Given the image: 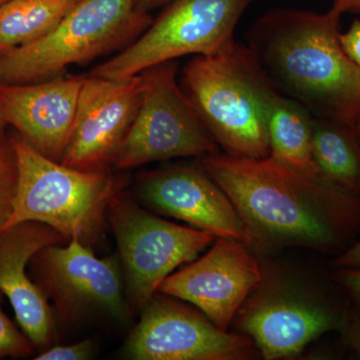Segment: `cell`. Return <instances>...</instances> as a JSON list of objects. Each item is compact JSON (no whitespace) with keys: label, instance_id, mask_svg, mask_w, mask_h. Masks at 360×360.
Masks as SVG:
<instances>
[{"label":"cell","instance_id":"cell-24","mask_svg":"<svg viewBox=\"0 0 360 360\" xmlns=\"http://www.w3.org/2000/svg\"><path fill=\"white\" fill-rule=\"evenodd\" d=\"M338 333L345 345L360 354V303H349Z\"/></svg>","mask_w":360,"mask_h":360},{"label":"cell","instance_id":"cell-6","mask_svg":"<svg viewBox=\"0 0 360 360\" xmlns=\"http://www.w3.org/2000/svg\"><path fill=\"white\" fill-rule=\"evenodd\" d=\"M153 20L135 0H79L51 32L0 56V84H30L115 49Z\"/></svg>","mask_w":360,"mask_h":360},{"label":"cell","instance_id":"cell-28","mask_svg":"<svg viewBox=\"0 0 360 360\" xmlns=\"http://www.w3.org/2000/svg\"><path fill=\"white\" fill-rule=\"evenodd\" d=\"M6 123V120H4V117L0 115V129H4V127Z\"/></svg>","mask_w":360,"mask_h":360},{"label":"cell","instance_id":"cell-1","mask_svg":"<svg viewBox=\"0 0 360 360\" xmlns=\"http://www.w3.org/2000/svg\"><path fill=\"white\" fill-rule=\"evenodd\" d=\"M245 222L250 250L307 248L340 255L360 238V196L267 156L200 158Z\"/></svg>","mask_w":360,"mask_h":360},{"label":"cell","instance_id":"cell-21","mask_svg":"<svg viewBox=\"0 0 360 360\" xmlns=\"http://www.w3.org/2000/svg\"><path fill=\"white\" fill-rule=\"evenodd\" d=\"M18 179V160L13 142L0 129V233L13 210Z\"/></svg>","mask_w":360,"mask_h":360},{"label":"cell","instance_id":"cell-25","mask_svg":"<svg viewBox=\"0 0 360 360\" xmlns=\"http://www.w3.org/2000/svg\"><path fill=\"white\" fill-rule=\"evenodd\" d=\"M333 281L352 302L360 303V270L335 269Z\"/></svg>","mask_w":360,"mask_h":360},{"label":"cell","instance_id":"cell-2","mask_svg":"<svg viewBox=\"0 0 360 360\" xmlns=\"http://www.w3.org/2000/svg\"><path fill=\"white\" fill-rule=\"evenodd\" d=\"M248 46L270 82L314 117L360 127V70L336 39L328 13L267 11L248 33Z\"/></svg>","mask_w":360,"mask_h":360},{"label":"cell","instance_id":"cell-20","mask_svg":"<svg viewBox=\"0 0 360 360\" xmlns=\"http://www.w3.org/2000/svg\"><path fill=\"white\" fill-rule=\"evenodd\" d=\"M328 13L341 49L360 70V0H335Z\"/></svg>","mask_w":360,"mask_h":360},{"label":"cell","instance_id":"cell-5","mask_svg":"<svg viewBox=\"0 0 360 360\" xmlns=\"http://www.w3.org/2000/svg\"><path fill=\"white\" fill-rule=\"evenodd\" d=\"M348 305L330 291L262 265V278L232 322L238 333L250 336L264 359H288L321 336L338 331Z\"/></svg>","mask_w":360,"mask_h":360},{"label":"cell","instance_id":"cell-14","mask_svg":"<svg viewBox=\"0 0 360 360\" xmlns=\"http://www.w3.org/2000/svg\"><path fill=\"white\" fill-rule=\"evenodd\" d=\"M136 191L148 210L250 248V232L238 210L200 162L142 174Z\"/></svg>","mask_w":360,"mask_h":360},{"label":"cell","instance_id":"cell-4","mask_svg":"<svg viewBox=\"0 0 360 360\" xmlns=\"http://www.w3.org/2000/svg\"><path fill=\"white\" fill-rule=\"evenodd\" d=\"M18 160V188L13 210L4 231L25 221L56 229L66 239L92 248L108 226L111 200L122 184L110 170L85 172L46 158L20 134L11 137Z\"/></svg>","mask_w":360,"mask_h":360},{"label":"cell","instance_id":"cell-7","mask_svg":"<svg viewBox=\"0 0 360 360\" xmlns=\"http://www.w3.org/2000/svg\"><path fill=\"white\" fill-rule=\"evenodd\" d=\"M108 221L117 243L132 316L141 314L177 267L195 260L215 240L210 232L161 219L122 193L108 205Z\"/></svg>","mask_w":360,"mask_h":360},{"label":"cell","instance_id":"cell-26","mask_svg":"<svg viewBox=\"0 0 360 360\" xmlns=\"http://www.w3.org/2000/svg\"><path fill=\"white\" fill-rule=\"evenodd\" d=\"M333 269H349L360 270V238L347 250L336 255L330 260Z\"/></svg>","mask_w":360,"mask_h":360},{"label":"cell","instance_id":"cell-18","mask_svg":"<svg viewBox=\"0 0 360 360\" xmlns=\"http://www.w3.org/2000/svg\"><path fill=\"white\" fill-rule=\"evenodd\" d=\"M312 155L319 179L360 196V137L354 127L314 117Z\"/></svg>","mask_w":360,"mask_h":360},{"label":"cell","instance_id":"cell-3","mask_svg":"<svg viewBox=\"0 0 360 360\" xmlns=\"http://www.w3.org/2000/svg\"><path fill=\"white\" fill-rule=\"evenodd\" d=\"M180 85L224 153L269 156L267 113L277 89L248 45L236 40L214 56H194L184 68Z\"/></svg>","mask_w":360,"mask_h":360},{"label":"cell","instance_id":"cell-16","mask_svg":"<svg viewBox=\"0 0 360 360\" xmlns=\"http://www.w3.org/2000/svg\"><path fill=\"white\" fill-rule=\"evenodd\" d=\"M66 239L56 229L37 221L20 222L0 233V291L6 296L23 333L37 349L51 347L56 336L53 310L30 276L33 255Z\"/></svg>","mask_w":360,"mask_h":360},{"label":"cell","instance_id":"cell-15","mask_svg":"<svg viewBox=\"0 0 360 360\" xmlns=\"http://www.w3.org/2000/svg\"><path fill=\"white\" fill-rule=\"evenodd\" d=\"M84 77L0 84V115L46 158L61 162L70 144Z\"/></svg>","mask_w":360,"mask_h":360},{"label":"cell","instance_id":"cell-30","mask_svg":"<svg viewBox=\"0 0 360 360\" xmlns=\"http://www.w3.org/2000/svg\"><path fill=\"white\" fill-rule=\"evenodd\" d=\"M356 131H357V134H359V137H360V127H359V129H357V130H356Z\"/></svg>","mask_w":360,"mask_h":360},{"label":"cell","instance_id":"cell-8","mask_svg":"<svg viewBox=\"0 0 360 360\" xmlns=\"http://www.w3.org/2000/svg\"><path fill=\"white\" fill-rule=\"evenodd\" d=\"M257 0H174L134 44L92 70L127 78L181 56H210L236 41L243 14Z\"/></svg>","mask_w":360,"mask_h":360},{"label":"cell","instance_id":"cell-29","mask_svg":"<svg viewBox=\"0 0 360 360\" xmlns=\"http://www.w3.org/2000/svg\"><path fill=\"white\" fill-rule=\"evenodd\" d=\"M7 0H0V6H1L2 4H4V2H6Z\"/></svg>","mask_w":360,"mask_h":360},{"label":"cell","instance_id":"cell-19","mask_svg":"<svg viewBox=\"0 0 360 360\" xmlns=\"http://www.w3.org/2000/svg\"><path fill=\"white\" fill-rule=\"evenodd\" d=\"M79 0H7L0 6V56L41 39Z\"/></svg>","mask_w":360,"mask_h":360},{"label":"cell","instance_id":"cell-10","mask_svg":"<svg viewBox=\"0 0 360 360\" xmlns=\"http://www.w3.org/2000/svg\"><path fill=\"white\" fill-rule=\"evenodd\" d=\"M141 75L143 94L116 155L115 168L219 153V146L177 82L175 61L153 66Z\"/></svg>","mask_w":360,"mask_h":360},{"label":"cell","instance_id":"cell-22","mask_svg":"<svg viewBox=\"0 0 360 360\" xmlns=\"http://www.w3.org/2000/svg\"><path fill=\"white\" fill-rule=\"evenodd\" d=\"M1 300L2 292L0 291V359H22L34 354L37 348L32 341L4 314Z\"/></svg>","mask_w":360,"mask_h":360},{"label":"cell","instance_id":"cell-23","mask_svg":"<svg viewBox=\"0 0 360 360\" xmlns=\"http://www.w3.org/2000/svg\"><path fill=\"white\" fill-rule=\"evenodd\" d=\"M94 340H85L70 345H54L40 352L35 360H87L96 356Z\"/></svg>","mask_w":360,"mask_h":360},{"label":"cell","instance_id":"cell-9","mask_svg":"<svg viewBox=\"0 0 360 360\" xmlns=\"http://www.w3.org/2000/svg\"><path fill=\"white\" fill-rule=\"evenodd\" d=\"M28 271L53 303L54 319L60 326H72L96 315L122 324L131 319L117 253L99 258L92 248L72 238L66 245H52L37 251Z\"/></svg>","mask_w":360,"mask_h":360},{"label":"cell","instance_id":"cell-17","mask_svg":"<svg viewBox=\"0 0 360 360\" xmlns=\"http://www.w3.org/2000/svg\"><path fill=\"white\" fill-rule=\"evenodd\" d=\"M269 156L319 179L312 155L314 116L290 97L276 90L270 99L267 113Z\"/></svg>","mask_w":360,"mask_h":360},{"label":"cell","instance_id":"cell-13","mask_svg":"<svg viewBox=\"0 0 360 360\" xmlns=\"http://www.w3.org/2000/svg\"><path fill=\"white\" fill-rule=\"evenodd\" d=\"M262 276V265L248 245L217 238L205 255L170 274L158 292L191 303L227 330Z\"/></svg>","mask_w":360,"mask_h":360},{"label":"cell","instance_id":"cell-12","mask_svg":"<svg viewBox=\"0 0 360 360\" xmlns=\"http://www.w3.org/2000/svg\"><path fill=\"white\" fill-rule=\"evenodd\" d=\"M141 73L127 78L84 77L77 117L61 163L85 172L110 169L141 104Z\"/></svg>","mask_w":360,"mask_h":360},{"label":"cell","instance_id":"cell-27","mask_svg":"<svg viewBox=\"0 0 360 360\" xmlns=\"http://www.w3.org/2000/svg\"><path fill=\"white\" fill-rule=\"evenodd\" d=\"M170 0H135V7L142 13H148V11L158 8Z\"/></svg>","mask_w":360,"mask_h":360},{"label":"cell","instance_id":"cell-11","mask_svg":"<svg viewBox=\"0 0 360 360\" xmlns=\"http://www.w3.org/2000/svg\"><path fill=\"white\" fill-rule=\"evenodd\" d=\"M122 352L132 360H248L259 354L250 336L222 330L202 312L161 292L141 310Z\"/></svg>","mask_w":360,"mask_h":360}]
</instances>
